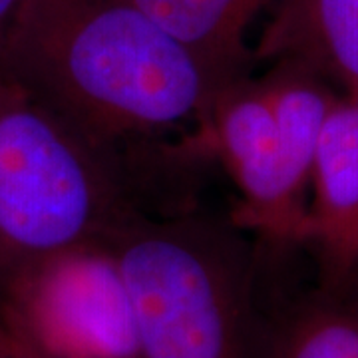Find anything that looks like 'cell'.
Listing matches in <instances>:
<instances>
[{"instance_id": "cell-7", "label": "cell", "mask_w": 358, "mask_h": 358, "mask_svg": "<svg viewBox=\"0 0 358 358\" xmlns=\"http://www.w3.org/2000/svg\"><path fill=\"white\" fill-rule=\"evenodd\" d=\"M255 62L293 60L358 96V0H275Z\"/></svg>"}, {"instance_id": "cell-3", "label": "cell", "mask_w": 358, "mask_h": 358, "mask_svg": "<svg viewBox=\"0 0 358 358\" xmlns=\"http://www.w3.org/2000/svg\"><path fill=\"white\" fill-rule=\"evenodd\" d=\"M145 213L129 179L0 68V279Z\"/></svg>"}, {"instance_id": "cell-5", "label": "cell", "mask_w": 358, "mask_h": 358, "mask_svg": "<svg viewBox=\"0 0 358 358\" xmlns=\"http://www.w3.org/2000/svg\"><path fill=\"white\" fill-rule=\"evenodd\" d=\"M0 317L30 358H140L128 287L103 241L2 277Z\"/></svg>"}, {"instance_id": "cell-8", "label": "cell", "mask_w": 358, "mask_h": 358, "mask_svg": "<svg viewBox=\"0 0 358 358\" xmlns=\"http://www.w3.org/2000/svg\"><path fill=\"white\" fill-rule=\"evenodd\" d=\"M155 22L192 52L219 94L251 76L249 32L275 0H136Z\"/></svg>"}, {"instance_id": "cell-2", "label": "cell", "mask_w": 358, "mask_h": 358, "mask_svg": "<svg viewBox=\"0 0 358 358\" xmlns=\"http://www.w3.org/2000/svg\"><path fill=\"white\" fill-rule=\"evenodd\" d=\"M231 219L140 213L106 241L128 287L140 358H255L257 249Z\"/></svg>"}, {"instance_id": "cell-6", "label": "cell", "mask_w": 358, "mask_h": 358, "mask_svg": "<svg viewBox=\"0 0 358 358\" xmlns=\"http://www.w3.org/2000/svg\"><path fill=\"white\" fill-rule=\"evenodd\" d=\"M317 257L320 287L350 289L358 279V96L341 94L320 131L305 243Z\"/></svg>"}, {"instance_id": "cell-10", "label": "cell", "mask_w": 358, "mask_h": 358, "mask_svg": "<svg viewBox=\"0 0 358 358\" xmlns=\"http://www.w3.org/2000/svg\"><path fill=\"white\" fill-rule=\"evenodd\" d=\"M22 4H24V0H0V54H2L4 40L8 36V30H10Z\"/></svg>"}, {"instance_id": "cell-4", "label": "cell", "mask_w": 358, "mask_h": 358, "mask_svg": "<svg viewBox=\"0 0 358 358\" xmlns=\"http://www.w3.org/2000/svg\"><path fill=\"white\" fill-rule=\"evenodd\" d=\"M341 92L293 60L223 90L199 145L227 171L239 199L231 223L273 247L305 243L313 164Z\"/></svg>"}, {"instance_id": "cell-1", "label": "cell", "mask_w": 358, "mask_h": 358, "mask_svg": "<svg viewBox=\"0 0 358 358\" xmlns=\"http://www.w3.org/2000/svg\"><path fill=\"white\" fill-rule=\"evenodd\" d=\"M0 68L110 159L141 199L152 167L197 162L192 140L219 90L136 0H24Z\"/></svg>"}, {"instance_id": "cell-11", "label": "cell", "mask_w": 358, "mask_h": 358, "mask_svg": "<svg viewBox=\"0 0 358 358\" xmlns=\"http://www.w3.org/2000/svg\"><path fill=\"white\" fill-rule=\"evenodd\" d=\"M0 358H30L22 350V346L16 343L2 317H0Z\"/></svg>"}, {"instance_id": "cell-9", "label": "cell", "mask_w": 358, "mask_h": 358, "mask_svg": "<svg viewBox=\"0 0 358 358\" xmlns=\"http://www.w3.org/2000/svg\"><path fill=\"white\" fill-rule=\"evenodd\" d=\"M346 293L320 287L294 308L273 334L271 358H358V305Z\"/></svg>"}]
</instances>
